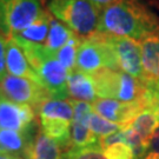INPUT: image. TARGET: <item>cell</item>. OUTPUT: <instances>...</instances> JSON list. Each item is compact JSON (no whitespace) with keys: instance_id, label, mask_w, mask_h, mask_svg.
Masks as SVG:
<instances>
[{"instance_id":"1","label":"cell","mask_w":159,"mask_h":159,"mask_svg":"<svg viewBox=\"0 0 159 159\" xmlns=\"http://www.w3.org/2000/svg\"><path fill=\"white\" fill-rule=\"evenodd\" d=\"M97 33L142 43L159 35V18L140 0H118L102 10Z\"/></svg>"},{"instance_id":"2","label":"cell","mask_w":159,"mask_h":159,"mask_svg":"<svg viewBox=\"0 0 159 159\" xmlns=\"http://www.w3.org/2000/svg\"><path fill=\"white\" fill-rule=\"evenodd\" d=\"M21 47L25 56L38 77L39 84L45 89L53 99L67 100L68 96V72L59 63L54 53L48 51L45 45L34 44L31 41L13 37Z\"/></svg>"},{"instance_id":"3","label":"cell","mask_w":159,"mask_h":159,"mask_svg":"<svg viewBox=\"0 0 159 159\" xmlns=\"http://www.w3.org/2000/svg\"><path fill=\"white\" fill-rule=\"evenodd\" d=\"M47 10L83 39L97 33L102 10L91 0H50Z\"/></svg>"},{"instance_id":"4","label":"cell","mask_w":159,"mask_h":159,"mask_svg":"<svg viewBox=\"0 0 159 159\" xmlns=\"http://www.w3.org/2000/svg\"><path fill=\"white\" fill-rule=\"evenodd\" d=\"M35 112L39 117V129L46 136L58 142L64 151L72 146L71 124L73 119V105L71 100L48 99Z\"/></svg>"},{"instance_id":"5","label":"cell","mask_w":159,"mask_h":159,"mask_svg":"<svg viewBox=\"0 0 159 159\" xmlns=\"http://www.w3.org/2000/svg\"><path fill=\"white\" fill-rule=\"evenodd\" d=\"M98 98L116 99L119 102H142L144 85L142 80L133 78L120 70L105 68L92 75Z\"/></svg>"},{"instance_id":"6","label":"cell","mask_w":159,"mask_h":159,"mask_svg":"<svg viewBox=\"0 0 159 159\" xmlns=\"http://www.w3.org/2000/svg\"><path fill=\"white\" fill-rule=\"evenodd\" d=\"M41 0H0V34L12 38L43 17Z\"/></svg>"},{"instance_id":"7","label":"cell","mask_w":159,"mask_h":159,"mask_svg":"<svg viewBox=\"0 0 159 159\" xmlns=\"http://www.w3.org/2000/svg\"><path fill=\"white\" fill-rule=\"evenodd\" d=\"M105 68L119 70L113 52L104 35L96 33L81 40L77 53L75 70L93 75Z\"/></svg>"},{"instance_id":"8","label":"cell","mask_w":159,"mask_h":159,"mask_svg":"<svg viewBox=\"0 0 159 159\" xmlns=\"http://www.w3.org/2000/svg\"><path fill=\"white\" fill-rule=\"evenodd\" d=\"M0 93L18 104H26L37 110L38 106L48 99H51L43 86L27 78H19L11 74L0 81Z\"/></svg>"},{"instance_id":"9","label":"cell","mask_w":159,"mask_h":159,"mask_svg":"<svg viewBox=\"0 0 159 159\" xmlns=\"http://www.w3.org/2000/svg\"><path fill=\"white\" fill-rule=\"evenodd\" d=\"M104 38L113 52L120 71L130 74L138 80L143 81L145 79L143 71L140 44L136 40L123 37L104 35Z\"/></svg>"},{"instance_id":"10","label":"cell","mask_w":159,"mask_h":159,"mask_svg":"<svg viewBox=\"0 0 159 159\" xmlns=\"http://www.w3.org/2000/svg\"><path fill=\"white\" fill-rule=\"evenodd\" d=\"M37 112L32 106L18 104L0 93V130L25 132L39 125Z\"/></svg>"},{"instance_id":"11","label":"cell","mask_w":159,"mask_h":159,"mask_svg":"<svg viewBox=\"0 0 159 159\" xmlns=\"http://www.w3.org/2000/svg\"><path fill=\"white\" fill-rule=\"evenodd\" d=\"M73 119L71 124V142L72 148H86L102 143L90 129V117L93 112L92 104L72 100Z\"/></svg>"},{"instance_id":"12","label":"cell","mask_w":159,"mask_h":159,"mask_svg":"<svg viewBox=\"0 0 159 159\" xmlns=\"http://www.w3.org/2000/svg\"><path fill=\"white\" fill-rule=\"evenodd\" d=\"M93 111L102 118L120 126H126L145 107L143 102H125L116 99L99 98L92 104Z\"/></svg>"},{"instance_id":"13","label":"cell","mask_w":159,"mask_h":159,"mask_svg":"<svg viewBox=\"0 0 159 159\" xmlns=\"http://www.w3.org/2000/svg\"><path fill=\"white\" fill-rule=\"evenodd\" d=\"M38 126L25 132L0 130V153L11 154L24 159H32L34 140L39 131Z\"/></svg>"},{"instance_id":"14","label":"cell","mask_w":159,"mask_h":159,"mask_svg":"<svg viewBox=\"0 0 159 159\" xmlns=\"http://www.w3.org/2000/svg\"><path fill=\"white\" fill-rule=\"evenodd\" d=\"M6 70L7 74L19 78H27L39 84L38 77L30 65L25 53L13 38H8L6 43Z\"/></svg>"},{"instance_id":"15","label":"cell","mask_w":159,"mask_h":159,"mask_svg":"<svg viewBox=\"0 0 159 159\" xmlns=\"http://www.w3.org/2000/svg\"><path fill=\"white\" fill-rule=\"evenodd\" d=\"M68 96L72 100L93 104L98 98L93 77L78 70L68 73Z\"/></svg>"},{"instance_id":"16","label":"cell","mask_w":159,"mask_h":159,"mask_svg":"<svg viewBox=\"0 0 159 159\" xmlns=\"http://www.w3.org/2000/svg\"><path fill=\"white\" fill-rule=\"evenodd\" d=\"M140 46L145 79L159 80V35L143 40Z\"/></svg>"},{"instance_id":"17","label":"cell","mask_w":159,"mask_h":159,"mask_svg":"<svg viewBox=\"0 0 159 159\" xmlns=\"http://www.w3.org/2000/svg\"><path fill=\"white\" fill-rule=\"evenodd\" d=\"M138 136L145 143L150 142V139L154 134L156 130L159 126V119L152 108L144 107L136 116V118L127 124Z\"/></svg>"},{"instance_id":"18","label":"cell","mask_w":159,"mask_h":159,"mask_svg":"<svg viewBox=\"0 0 159 159\" xmlns=\"http://www.w3.org/2000/svg\"><path fill=\"white\" fill-rule=\"evenodd\" d=\"M64 152L59 143L46 136L39 129L34 140L32 159H63Z\"/></svg>"},{"instance_id":"19","label":"cell","mask_w":159,"mask_h":159,"mask_svg":"<svg viewBox=\"0 0 159 159\" xmlns=\"http://www.w3.org/2000/svg\"><path fill=\"white\" fill-rule=\"evenodd\" d=\"M74 34L75 33L72 30H70L66 25H64L61 21H59L53 17L50 24V31L45 43V47L56 54L63 46L66 45V43Z\"/></svg>"},{"instance_id":"20","label":"cell","mask_w":159,"mask_h":159,"mask_svg":"<svg viewBox=\"0 0 159 159\" xmlns=\"http://www.w3.org/2000/svg\"><path fill=\"white\" fill-rule=\"evenodd\" d=\"M53 16L48 11H46L43 17L39 18L35 23H33L30 27L23 31L20 34H18L16 37H19L21 39L26 41H31L34 44H40V45H45L48 31H50V24ZM13 38V37H12Z\"/></svg>"},{"instance_id":"21","label":"cell","mask_w":159,"mask_h":159,"mask_svg":"<svg viewBox=\"0 0 159 159\" xmlns=\"http://www.w3.org/2000/svg\"><path fill=\"white\" fill-rule=\"evenodd\" d=\"M81 40H83V38H80L77 34H74L73 37L66 43V45L63 46L54 54L58 60H59V63L66 68V71L68 73L75 70L77 53H78V48H79Z\"/></svg>"},{"instance_id":"22","label":"cell","mask_w":159,"mask_h":159,"mask_svg":"<svg viewBox=\"0 0 159 159\" xmlns=\"http://www.w3.org/2000/svg\"><path fill=\"white\" fill-rule=\"evenodd\" d=\"M90 129L97 138L102 140V139L119 132L123 129V126L114 124L112 121L102 118V116H99L93 111L91 117H90Z\"/></svg>"},{"instance_id":"23","label":"cell","mask_w":159,"mask_h":159,"mask_svg":"<svg viewBox=\"0 0 159 159\" xmlns=\"http://www.w3.org/2000/svg\"><path fill=\"white\" fill-rule=\"evenodd\" d=\"M63 159H106L102 143L86 148H71L63 154Z\"/></svg>"},{"instance_id":"24","label":"cell","mask_w":159,"mask_h":159,"mask_svg":"<svg viewBox=\"0 0 159 159\" xmlns=\"http://www.w3.org/2000/svg\"><path fill=\"white\" fill-rule=\"evenodd\" d=\"M142 102L145 107L152 108L159 119V80L144 79Z\"/></svg>"},{"instance_id":"25","label":"cell","mask_w":159,"mask_h":159,"mask_svg":"<svg viewBox=\"0 0 159 159\" xmlns=\"http://www.w3.org/2000/svg\"><path fill=\"white\" fill-rule=\"evenodd\" d=\"M102 148L106 159H136L131 146L123 142L111 143Z\"/></svg>"},{"instance_id":"26","label":"cell","mask_w":159,"mask_h":159,"mask_svg":"<svg viewBox=\"0 0 159 159\" xmlns=\"http://www.w3.org/2000/svg\"><path fill=\"white\" fill-rule=\"evenodd\" d=\"M7 39L5 35L0 34V81L4 79L7 74L6 70V43Z\"/></svg>"},{"instance_id":"27","label":"cell","mask_w":159,"mask_h":159,"mask_svg":"<svg viewBox=\"0 0 159 159\" xmlns=\"http://www.w3.org/2000/svg\"><path fill=\"white\" fill-rule=\"evenodd\" d=\"M154 157L159 159V126L156 130L154 134L150 139L148 145V151H146V157Z\"/></svg>"},{"instance_id":"28","label":"cell","mask_w":159,"mask_h":159,"mask_svg":"<svg viewBox=\"0 0 159 159\" xmlns=\"http://www.w3.org/2000/svg\"><path fill=\"white\" fill-rule=\"evenodd\" d=\"M91 1L98 7V8L102 10V8L107 7L108 5H111V4H113V2H117L118 0H91Z\"/></svg>"},{"instance_id":"29","label":"cell","mask_w":159,"mask_h":159,"mask_svg":"<svg viewBox=\"0 0 159 159\" xmlns=\"http://www.w3.org/2000/svg\"><path fill=\"white\" fill-rule=\"evenodd\" d=\"M0 159H24V158H19V157H14V156H11V154L0 153Z\"/></svg>"},{"instance_id":"30","label":"cell","mask_w":159,"mask_h":159,"mask_svg":"<svg viewBox=\"0 0 159 159\" xmlns=\"http://www.w3.org/2000/svg\"><path fill=\"white\" fill-rule=\"evenodd\" d=\"M145 159H157V158H154V157H150V156H148V157H146Z\"/></svg>"}]
</instances>
